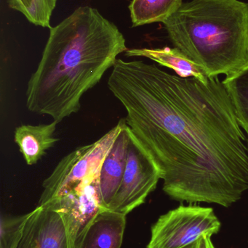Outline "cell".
<instances>
[{
    "instance_id": "17",
    "label": "cell",
    "mask_w": 248,
    "mask_h": 248,
    "mask_svg": "<svg viewBox=\"0 0 248 248\" xmlns=\"http://www.w3.org/2000/svg\"><path fill=\"white\" fill-rule=\"evenodd\" d=\"M195 248H215L211 240V237L203 236L197 244Z\"/></svg>"
},
{
    "instance_id": "10",
    "label": "cell",
    "mask_w": 248,
    "mask_h": 248,
    "mask_svg": "<svg viewBox=\"0 0 248 248\" xmlns=\"http://www.w3.org/2000/svg\"><path fill=\"white\" fill-rule=\"evenodd\" d=\"M98 178L99 175L67 195L52 200L56 201L69 214L77 230V235L98 213L106 209L100 202Z\"/></svg>"
},
{
    "instance_id": "9",
    "label": "cell",
    "mask_w": 248,
    "mask_h": 248,
    "mask_svg": "<svg viewBox=\"0 0 248 248\" xmlns=\"http://www.w3.org/2000/svg\"><path fill=\"white\" fill-rule=\"evenodd\" d=\"M131 133L127 123L106 155L100 171L99 184V196L103 208L108 209L122 183L126 169Z\"/></svg>"
},
{
    "instance_id": "8",
    "label": "cell",
    "mask_w": 248,
    "mask_h": 248,
    "mask_svg": "<svg viewBox=\"0 0 248 248\" xmlns=\"http://www.w3.org/2000/svg\"><path fill=\"white\" fill-rule=\"evenodd\" d=\"M126 217L109 209L102 210L79 233L75 248H121Z\"/></svg>"
},
{
    "instance_id": "4",
    "label": "cell",
    "mask_w": 248,
    "mask_h": 248,
    "mask_svg": "<svg viewBox=\"0 0 248 248\" xmlns=\"http://www.w3.org/2000/svg\"><path fill=\"white\" fill-rule=\"evenodd\" d=\"M126 124L121 119L97 141L76 149L55 166L42 184L43 192L38 205L61 198L99 175L102 163Z\"/></svg>"
},
{
    "instance_id": "1",
    "label": "cell",
    "mask_w": 248,
    "mask_h": 248,
    "mask_svg": "<svg viewBox=\"0 0 248 248\" xmlns=\"http://www.w3.org/2000/svg\"><path fill=\"white\" fill-rule=\"evenodd\" d=\"M108 87L172 199L226 208L241 199L248 138L218 77L183 78L155 64L117 59Z\"/></svg>"
},
{
    "instance_id": "12",
    "label": "cell",
    "mask_w": 248,
    "mask_h": 248,
    "mask_svg": "<svg viewBox=\"0 0 248 248\" xmlns=\"http://www.w3.org/2000/svg\"><path fill=\"white\" fill-rule=\"evenodd\" d=\"M125 55L128 57L148 58L162 66L170 68L178 76L183 78L194 77L203 81H207L209 78L200 66L176 47L128 49L125 52Z\"/></svg>"
},
{
    "instance_id": "14",
    "label": "cell",
    "mask_w": 248,
    "mask_h": 248,
    "mask_svg": "<svg viewBox=\"0 0 248 248\" xmlns=\"http://www.w3.org/2000/svg\"><path fill=\"white\" fill-rule=\"evenodd\" d=\"M231 100L237 120L248 134V64L222 81Z\"/></svg>"
},
{
    "instance_id": "5",
    "label": "cell",
    "mask_w": 248,
    "mask_h": 248,
    "mask_svg": "<svg viewBox=\"0 0 248 248\" xmlns=\"http://www.w3.org/2000/svg\"><path fill=\"white\" fill-rule=\"evenodd\" d=\"M221 227L212 208L181 205L156 221L147 248H195L203 236L218 234Z\"/></svg>"
},
{
    "instance_id": "6",
    "label": "cell",
    "mask_w": 248,
    "mask_h": 248,
    "mask_svg": "<svg viewBox=\"0 0 248 248\" xmlns=\"http://www.w3.org/2000/svg\"><path fill=\"white\" fill-rule=\"evenodd\" d=\"M130 133L126 169L120 186L108 207L110 211L126 216L145 202L162 179L161 172L152 157L131 130Z\"/></svg>"
},
{
    "instance_id": "11",
    "label": "cell",
    "mask_w": 248,
    "mask_h": 248,
    "mask_svg": "<svg viewBox=\"0 0 248 248\" xmlns=\"http://www.w3.org/2000/svg\"><path fill=\"white\" fill-rule=\"evenodd\" d=\"M58 124L53 121L50 124L39 125L23 124L16 128L15 142L29 166L36 164L59 140L55 137Z\"/></svg>"
},
{
    "instance_id": "7",
    "label": "cell",
    "mask_w": 248,
    "mask_h": 248,
    "mask_svg": "<svg viewBox=\"0 0 248 248\" xmlns=\"http://www.w3.org/2000/svg\"><path fill=\"white\" fill-rule=\"evenodd\" d=\"M77 237L69 214L51 201L30 212L16 248H75Z\"/></svg>"
},
{
    "instance_id": "13",
    "label": "cell",
    "mask_w": 248,
    "mask_h": 248,
    "mask_svg": "<svg viewBox=\"0 0 248 248\" xmlns=\"http://www.w3.org/2000/svg\"><path fill=\"white\" fill-rule=\"evenodd\" d=\"M182 4V0H132L129 6L132 26L163 23Z\"/></svg>"
},
{
    "instance_id": "16",
    "label": "cell",
    "mask_w": 248,
    "mask_h": 248,
    "mask_svg": "<svg viewBox=\"0 0 248 248\" xmlns=\"http://www.w3.org/2000/svg\"><path fill=\"white\" fill-rule=\"evenodd\" d=\"M29 216L30 213L17 217H1L0 248H17Z\"/></svg>"
},
{
    "instance_id": "2",
    "label": "cell",
    "mask_w": 248,
    "mask_h": 248,
    "mask_svg": "<svg viewBox=\"0 0 248 248\" xmlns=\"http://www.w3.org/2000/svg\"><path fill=\"white\" fill-rule=\"evenodd\" d=\"M112 22L90 6L76 9L55 27L26 90V107L54 122L77 113L81 99L128 50Z\"/></svg>"
},
{
    "instance_id": "3",
    "label": "cell",
    "mask_w": 248,
    "mask_h": 248,
    "mask_svg": "<svg viewBox=\"0 0 248 248\" xmlns=\"http://www.w3.org/2000/svg\"><path fill=\"white\" fill-rule=\"evenodd\" d=\"M163 24L175 47L208 77L231 75L248 64V3L192 0Z\"/></svg>"
},
{
    "instance_id": "15",
    "label": "cell",
    "mask_w": 248,
    "mask_h": 248,
    "mask_svg": "<svg viewBox=\"0 0 248 248\" xmlns=\"http://www.w3.org/2000/svg\"><path fill=\"white\" fill-rule=\"evenodd\" d=\"M58 0H9L10 8L23 15L35 26L50 29V17Z\"/></svg>"
},
{
    "instance_id": "18",
    "label": "cell",
    "mask_w": 248,
    "mask_h": 248,
    "mask_svg": "<svg viewBox=\"0 0 248 248\" xmlns=\"http://www.w3.org/2000/svg\"></svg>"
}]
</instances>
